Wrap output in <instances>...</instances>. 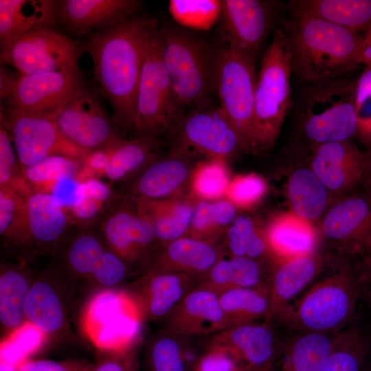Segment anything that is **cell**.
Wrapping results in <instances>:
<instances>
[{
	"instance_id": "cell-11",
	"label": "cell",
	"mask_w": 371,
	"mask_h": 371,
	"mask_svg": "<svg viewBox=\"0 0 371 371\" xmlns=\"http://www.w3.org/2000/svg\"><path fill=\"white\" fill-rule=\"evenodd\" d=\"M79 47L51 29L33 31L1 43V60L19 76L78 70Z\"/></svg>"
},
{
	"instance_id": "cell-4",
	"label": "cell",
	"mask_w": 371,
	"mask_h": 371,
	"mask_svg": "<svg viewBox=\"0 0 371 371\" xmlns=\"http://www.w3.org/2000/svg\"><path fill=\"white\" fill-rule=\"evenodd\" d=\"M355 81L343 76L308 84L301 92L296 107L299 126L311 148L350 140L357 134Z\"/></svg>"
},
{
	"instance_id": "cell-48",
	"label": "cell",
	"mask_w": 371,
	"mask_h": 371,
	"mask_svg": "<svg viewBox=\"0 0 371 371\" xmlns=\"http://www.w3.org/2000/svg\"><path fill=\"white\" fill-rule=\"evenodd\" d=\"M0 189H11L31 195L10 134L0 124Z\"/></svg>"
},
{
	"instance_id": "cell-3",
	"label": "cell",
	"mask_w": 371,
	"mask_h": 371,
	"mask_svg": "<svg viewBox=\"0 0 371 371\" xmlns=\"http://www.w3.org/2000/svg\"><path fill=\"white\" fill-rule=\"evenodd\" d=\"M291 59L286 36L277 27L257 75L251 153L271 150L292 107Z\"/></svg>"
},
{
	"instance_id": "cell-32",
	"label": "cell",
	"mask_w": 371,
	"mask_h": 371,
	"mask_svg": "<svg viewBox=\"0 0 371 371\" xmlns=\"http://www.w3.org/2000/svg\"><path fill=\"white\" fill-rule=\"evenodd\" d=\"M58 21V1L0 0V43L51 29Z\"/></svg>"
},
{
	"instance_id": "cell-14",
	"label": "cell",
	"mask_w": 371,
	"mask_h": 371,
	"mask_svg": "<svg viewBox=\"0 0 371 371\" xmlns=\"http://www.w3.org/2000/svg\"><path fill=\"white\" fill-rule=\"evenodd\" d=\"M201 155L176 144L158 156L133 179L125 183L123 194L134 198L163 199L189 193L194 170Z\"/></svg>"
},
{
	"instance_id": "cell-22",
	"label": "cell",
	"mask_w": 371,
	"mask_h": 371,
	"mask_svg": "<svg viewBox=\"0 0 371 371\" xmlns=\"http://www.w3.org/2000/svg\"><path fill=\"white\" fill-rule=\"evenodd\" d=\"M270 322H252L225 329L207 338L205 347L223 349L247 370L273 366L282 351Z\"/></svg>"
},
{
	"instance_id": "cell-5",
	"label": "cell",
	"mask_w": 371,
	"mask_h": 371,
	"mask_svg": "<svg viewBox=\"0 0 371 371\" xmlns=\"http://www.w3.org/2000/svg\"><path fill=\"white\" fill-rule=\"evenodd\" d=\"M158 31L162 59L178 102L182 107L207 106L216 90L218 51L177 27Z\"/></svg>"
},
{
	"instance_id": "cell-38",
	"label": "cell",
	"mask_w": 371,
	"mask_h": 371,
	"mask_svg": "<svg viewBox=\"0 0 371 371\" xmlns=\"http://www.w3.org/2000/svg\"><path fill=\"white\" fill-rule=\"evenodd\" d=\"M335 334L300 332L282 349L283 371H324Z\"/></svg>"
},
{
	"instance_id": "cell-12",
	"label": "cell",
	"mask_w": 371,
	"mask_h": 371,
	"mask_svg": "<svg viewBox=\"0 0 371 371\" xmlns=\"http://www.w3.org/2000/svg\"><path fill=\"white\" fill-rule=\"evenodd\" d=\"M54 118L63 136L87 153L124 138L115 120L84 87L63 104Z\"/></svg>"
},
{
	"instance_id": "cell-54",
	"label": "cell",
	"mask_w": 371,
	"mask_h": 371,
	"mask_svg": "<svg viewBox=\"0 0 371 371\" xmlns=\"http://www.w3.org/2000/svg\"><path fill=\"white\" fill-rule=\"evenodd\" d=\"M364 258V275L363 280L366 289L368 291L371 304V248L366 251Z\"/></svg>"
},
{
	"instance_id": "cell-44",
	"label": "cell",
	"mask_w": 371,
	"mask_h": 371,
	"mask_svg": "<svg viewBox=\"0 0 371 371\" xmlns=\"http://www.w3.org/2000/svg\"><path fill=\"white\" fill-rule=\"evenodd\" d=\"M368 349L362 330L356 324L347 326L335 334L324 371H360Z\"/></svg>"
},
{
	"instance_id": "cell-35",
	"label": "cell",
	"mask_w": 371,
	"mask_h": 371,
	"mask_svg": "<svg viewBox=\"0 0 371 371\" xmlns=\"http://www.w3.org/2000/svg\"><path fill=\"white\" fill-rule=\"evenodd\" d=\"M271 266L247 257L225 258L216 262L197 286L219 294L233 289L267 288Z\"/></svg>"
},
{
	"instance_id": "cell-37",
	"label": "cell",
	"mask_w": 371,
	"mask_h": 371,
	"mask_svg": "<svg viewBox=\"0 0 371 371\" xmlns=\"http://www.w3.org/2000/svg\"><path fill=\"white\" fill-rule=\"evenodd\" d=\"M122 192L111 185L93 179L79 183L75 201L67 207L75 227H95L116 205Z\"/></svg>"
},
{
	"instance_id": "cell-56",
	"label": "cell",
	"mask_w": 371,
	"mask_h": 371,
	"mask_svg": "<svg viewBox=\"0 0 371 371\" xmlns=\"http://www.w3.org/2000/svg\"><path fill=\"white\" fill-rule=\"evenodd\" d=\"M273 366H269L261 368L252 369L248 371H273Z\"/></svg>"
},
{
	"instance_id": "cell-29",
	"label": "cell",
	"mask_w": 371,
	"mask_h": 371,
	"mask_svg": "<svg viewBox=\"0 0 371 371\" xmlns=\"http://www.w3.org/2000/svg\"><path fill=\"white\" fill-rule=\"evenodd\" d=\"M134 200L138 210L150 223L159 249L188 236L198 201L190 192L163 199L134 198Z\"/></svg>"
},
{
	"instance_id": "cell-24",
	"label": "cell",
	"mask_w": 371,
	"mask_h": 371,
	"mask_svg": "<svg viewBox=\"0 0 371 371\" xmlns=\"http://www.w3.org/2000/svg\"><path fill=\"white\" fill-rule=\"evenodd\" d=\"M140 5L135 0H62L58 21L76 36L94 34L132 18Z\"/></svg>"
},
{
	"instance_id": "cell-31",
	"label": "cell",
	"mask_w": 371,
	"mask_h": 371,
	"mask_svg": "<svg viewBox=\"0 0 371 371\" xmlns=\"http://www.w3.org/2000/svg\"><path fill=\"white\" fill-rule=\"evenodd\" d=\"M123 292L113 289L99 290L90 299L84 313L85 333L100 350H112L128 344L122 339L118 328L122 326L121 301ZM131 344V343H130Z\"/></svg>"
},
{
	"instance_id": "cell-42",
	"label": "cell",
	"mask_w": 371,
	"mask_h": 371,
	"mask_svg": "<svg viewBox=\"0 0 371 371\" xmlns=\"http://www.w3.org/2000/svg\"><path fill=\"white\" fill-rule=\"evenodd\" d=\"M236 216V207L225 198L199 200L193 212L188 236L216 241L223 236Z\"/></svg>"
},
{
	"instance_id": "cell-57",
	"label": "cell",
	"mask_w": 371,
	"mask_h": 371,
	"mask_svg": "<svg viewBox=\"0 0 371 371\" xmlns=\"http://www.w3.org/2000/svg\"><path fill=\"white\" fill-rule=\"evenodd\" d=\"M369 371H371V368L370 369V370H369Z\"/></svg>"
},
{
	"instance_id": "cell-1",
	"label": "cell",
	"mask_w": 371,
	"mask_h": 371,
	"mask_svg": "<svg viewBox=\"0 0 371 371\" xmlns=\"http://www.w3.org/2000/svg\"><path fill=\"white\" fill-rule=\"evenodd\" d=\"M156 21L134 16L110 29L94 33L85 45L101 92L122 129L131 130L139 78Z\"/></svg>"
},
{
	"instance_id": "cell-27",
	"label": "cell",
	"mask_w": 371,
	"mask_h": 371,
	"mask_svg": "<svg viewBox=\"0 0 371 371\" xmlns=\"http://www.w3.org/2000/svg\"><path fill=\"white\" fill-rule=\"evenodd\" d=\"M216 241L189 236L179 238L160 249L145 272L183 273L201 281L216 262L224 258L223 248Z\"/></svg>"
},
{
	"instance_id": "cell-50",
	"label": "cell",
	"mask_w": 371,
	"mask_h": 371,
	"mask_svg": "<svg viewBox=\"0 0 371 371\" xmlns=\"http://www.w3.org/2000/svg\"><path fill=\"white\" fill-rule=\"evenodd\" d=\"M267 192L264 179L256 173L239 175L230 180L225 197L236 207L249 208L261 200Z\"/></svg>"
},
{
	"instance_id": "cell-36",
	"label": "cell",
	"mask_w": 371,
	"mask_h": 371,
	"mask_svg": "<svg viewBox=\"0 0 371 371\" xmlns=\"http://www.w3.org/2000/svg\"><path fill=\"white\" fill-rule=\"evenodd\" d=\"M288 5L291 10L359 32L371 26V0H294Z\"/></svg>"
},
{
	"instance_id": "cell-21",
	"label": "cell",
	"mask_w": 371,
	"mask_h": 371,
	"mask_svg": "<svg viewBox=\"0 0 371 371\" xmlns=\"http://www.w3.org/2000/svg\"><path fill=\"white\" fill-rule=\"evenodd\" d=\"M75 227L67 207L53 194H32L27 201V225L21 250L42 255L59 250Z\"/></svg>"
},
{
	"instance_id": "cell-52",
	"label": "cell",
	"mask_w": 371,
	"mask_h": 371,
	"mask_svg": "<svg viewBox=\"0 0 371 371\" xmlns=\"http://www.w3.org/2000/svg\"><path fill=\"white\" fill-rule=\"evenodd\" d=\"M192 371H248L228 352L215 347H205L194 363Z\"/></svg>"
},
{
	"instance_id": "cell-13",
	"label": "cell",
	"mask_w": 371,
	"mask_h": 371,
	"mask_svg": "<svg viewBox=\"0 0 371 371\" xmlns=\"http://www.w3.org/2000/svg\"><path fill=\"white\" fill-rule=\"evenodd\" d=\"M1 122L8 130L22 170L53 155L82 159L88 153L67 140L53 116L6 109Z\"/></svg>"
},
{
	"instance_id": "cell-39",
	"label": "cell",
	"mask_w": 371,
	"mask_h": 371,
	"mask_svg": "<svg viewBox=\"0 0 371 371\" xmlns=\"http://www.w3.org/2000/svg\"><path fill=\"white\" fill-rule=\"evenodd\" d=\"M330 192L311 169L295 170L288 181V196L291 211L305 219L321 216L329 200Z\"/></svg>"
},
{
	"instance_id": "cell-9",
	"label": "cell",
	"mask_w": 371,
	"mask_h": 371,
	"mask_svg": "<svg viewBox=\"0 0 371 371\" xmlns=\"http://www.w3.org/2000/svg\"><path fill=\"white\" fill-rule=\"evenodd\" d=\"M216 91L223 109L251 153L257 75L254 63L229 45L218 51Z\"/></svg>"
},
{
	"instance_id": "cell-6",
	"label": "cell",
	"mask_w": 371,
	"mask_h": 371,
	"mask_svg": "<svg viewBox=\"0 0 371 371\" xmlns=\"http://www.w3.org/2000/svg\"><path fill=\"white\" fill-rule=\"evenodd\" d=\"M361 288L360 279L344 267L314 284L276 320L300 332L337 333L350 322Z\"/></svg>"
},
{
	"instance_id": "cell-58",
	"label": "cell",
	"mask_w": 371,
	"mask_h": 371,
	"mask_svg": "<svg viewBox=\"0 0 371 371\" xmlns=\"http://www.w3.org/2000/svg\"><path fill=\"white\" fill-rule=\"evenodd\" d=\"M370 174H371V171H370Z\"/></svg>"
},
{
	"instance_id": "cell-20",
	"label": "cell",
	"mask_w": 371,
	"mask_h": 371,
	"mask_svg": "<svg viewBox=\"0 0 371 371\" xmlns=\"http://www.w3.org/2000/svg\"><path fill=\"white\" fill-rule=\"evenodd\" d=\"M221 17L227 45L254 63L272 22L269 2L223 0Z\"/></svg>"
},
{
	"instance_id": "cell-46",
	"label": "cell",
	"mask_w": 371,
	"mask_h": 371,
	"mask_svg": "<svg viewBox=\"0 0 371 371\" xmlns=\"http://www.w3.org/2000/svg\"><path fill=\"white\" fill-rule=\"evenodd\" d=\"M230 180L226 160L205 158L194 170L189 192L198 201L222 199Z\"/></svg>"
},
{
	"instance_id": "cell-40",
	"label": "cell",
	"mask_w": 371,
	"mask_h": 371,
	"mask_svg": "<svg viewBox=\"0 0 371 371\" xmlns=\"http://www.w3.org/2000/svg\"><path fill=\"white\" fill-rule=\"evenodd\" d=\"M223 236L222 247L229 257H247L269 265L273 264L264 229L251 218L236 216Z\"/></svg>"
},
{
	"instance_id": "cell-7",
	"label": "cell",
	"mask_w": 371,
	"mask_h": 371,
	"mask_svg": "<svg viewBox=\"0 0 371 371\" xmlns=\"http://www.w3.org/2000/svg\"><path fill=\"white\" fill-rule=\"evenodd\" d=\"M164 65L157 27L145 55L132 130L135 137L174 135L184 117Z\"/></svg>"
},
{
	"instance_id": "cell-18",
	"label": "cell",
	"mask_w": 371,
	"mask_h": 371,
	"mask_svg": "<svg viewBox=\"0 0 371 371\" xmlns=\"http://www.w3.org/2000/svg\"><path fill=\"white\" fill-rule=\"evenodd\" d=\"M199 282V278L183 273L146 271L125 292L140 322H162Z\"/></svg>"
},
{
	"instance_id": "cell-53",
	"label": "cell",
	"mask_w": 371,
	"mask_h": 371,
	"mask_svg": "<svg viewBox=\"0 0 371 371\" xmlns=\"http://www.w3.org/2000/svg\"><path fill=\"white\" fill-rule=\"evenodd\" d=\"M91 363L71 359L55 361L46 359H27L18 364L19 371H89Z\"/></svg>"
},
{
	"instance_id": "cell-25",
	"label": "cell",
	"mask_w": 371,
	"mask_h": 371,
	"mask_svg": "<svg viewBox=\"0 0 371 371\" xmlns=\"http://www.w3.org/2000/svg\"><path fill=\"white\" fill-rule=\"evenodd\" d=\"M207 337L161 328L142 342L140 371H192L205 348Z\"/></svg>"
},
{
	"instance_id": "cell-49",
	"label": "cell",
	"mask_w": 371,
	"mask_h": 371,
	"mask_svg": "<svg viewBox=\"0 0 371 371\" xmlns=\"http://www.w3.org/2000/svg\"><path fill=\"white\" fill-rule=\"evenodd\" d=\"M142 342L138 337L124 347L101 350L89 371H140Z\"/></svg>"
},
{
	"instance_id": "cell-2",
	"label": "cell",
	"mask_w": 371,
	"mask_h": 371,
	"mask_svg": "<svg viewBox=\"0 0 371 371\" xmlns=\"http://www.w3.org/2000/svg\"><path fill=\"white\" fill-rule=\"evenodd\" d=\"M282 30L292 73L304 84L345 76L358 64L365 34L290 10Z\"/></svg>"
},
{
	"instance_id": "cell-26",
	"label": "cell",
	"mask_w": 371,
	"mask_h": 371,
	"mask_svg": "<svg viewBox=\"0 0 371 371\" xmlns=\"http://www.w3.org/2000/svg\"><path fill=\"white\" fill-rule=\"evenodd\" d=\"M161 322L164 328L201 337L228 328L218 294L199 286L190 291Z\"/></svg>"
},
{
	"instance_id": "cell-16",
	"label": "cell",
	"mask_w": 371,
	"mask_h": 371,
	"mask_svg": "<svg viewBox=\"0 0 371 371\" xmlns=\"http://www.w3.org/2000/svg\"><path fill=\"white\" fill-rule=\"evenodd\" d=\"M71 288L54 267L34 276L25 300L26 322L46 338L67 335Z\"/></svg>"
},
{
	"instance_id": "cell-23",
	"label": "cell",
	"mask_w": 371,
	"mask_h": 371,
	"mask_svg": "<svg viewBox=\"0 0 371 371\" xmlns=\"http://www.w3.org/2000/svg\"><path fill=\"white\" fill-rule=\"evenodd\" d=\"M321 232L342 250L366 252L371 248V203L359 195L342 198L325 214Z\"/></svg>"
},
{
	"instance_id": "cell-8",
	"label": "cell",
	"mask_w": 371,
	"mask_h": 371,
	"mask_svg": "<svg viewBox=\"0 0 371 371\" xmlns=\"http://www.w3.org/2000/svg\"><path fill=\"white\" fill-rule=\"evenodd\" d=\"M95 227H76L61 247L60 263L54 267L72 286L83 283L100 290L113 289L132 272Z\"/></svg>"
},
{
	"instance_id": "cell-28",
	"label": "cell",
	"mask_w": 371,
	"mask_h": 371,
	"mask_svg": "<svg viewBox=\"0 0 371 371\" xmlns=\"http://www.w3.org/2000/svg\"><path fill=\"white\" fill-rule=\"evenodd\" d=\"M323 262L312 254L274 262L268 281L269 315L265 322L276 320L289 302L319 273Z\"/></svg>"
},
{
	"instance_id": "cell-17",
	"label": "cell",
	"mask_w": 371,
	"mask_h": 371,
	"mask_svg": "<svg viewBox=\"0 0 371 371\" xmlns=\"http://www.w3.org/2000/svg\"><path fill=\"white\" fill-rule=\"evenodd\" d=\"M174 135L177 144L206 158L226 160L241 150L237 133L221 106H204L191 111L184 115Z\"/></svg>"
},
{
	"instance_id": "cell-10",
	"label": "cell",
	"mask_w": 371,
	"mask_h": 371,
	"mask_svg": "<svg viewBox=\"0 0 371 371\" xmlns=\"http://www.w3.org/2000/svg\"><path fill=\"white\" fill-rule=\"evenodd\" d=\"M97 226L107 247L132 273H144L160 249L150 223L138 210L134 198L122 192Z\"/></svg>"
},
{
	"instance_id": "cell-59",
	"label": "cell",
	"mask_w": 371,
	"mask_h": 371,
	"mask_svg": "<svg viewBox=\"0 0 371 371\" xmlns=\"http://www.w3.org/2000/svg\"></svg>"
},
{
	"instance_id": "cell-51",
	"label": "cell",
	"mask_w": 371,
	"mask_h": 371,
	"mask_svg": "<svg viewBox=\"0 0 371 371\" xmlns=\"http://www.w3.org/2000/svg\"><path fill=\"white\" fill-rule=\"evenodd\" d=\"M355 109L357 135L371 145V67H367L355 81Z\"/></svg>"
},
{
	"instance_id": "cell-33",
	"label": "cell",
	"mask_w": 371,
	"mask_h": 371,
	"mask_svg": "<svg viewBox=\"0 0 371 371\" xmlns=\"http://www.w3.org/2000/svg\"><path fill=\"white\" fill-rule=\"evenodd\" d=\"M34 275L24 262H1L0 324L4 339L25 323V304Z\"/></svg>"
},
{
	"instance_id": "cell-47",
	"label": "cell",
	"mask_w": 371,
	"mask_h": 371,
	"mask_svg": "<svg viewBox=\"0 0 371 371\" xmlns=\"http://www.w3.org/2000/svg\"><path fill=\"white\" fill-rule=\"evenodd\" d=\"M168 9L178 23L194 30H207L221 17V1L171 0Z\"/></svg>"
},
{
	"instance_id": "cell-41",
	"label": "cell",
	"mask_w": 371,
	"mask_h": 371,
	"mask_svg": "<svg viewBox=\"0 0 371 371\" xmlns=\"http://www.w3.org/2000/svg\"><path fill=\"white\" fill-rule=\"evenodd\" d=\"M218 298L228 328L267 319V288L229 289L220 293Z\"/></svg>"
},
{
	"instance_id": "cell-43",
	"label": "cell",
	"mask_w": 371,
	"mask_h": 371,
	"mask_svg": "<svg viewBox=\"0 0 371 371\" xmlns=\"http://www.w3.org/2000/svg\"><path fill=\"white\" fill-rule=\"evenodd\" d=\"M82 168V159L53 155L32 165L23 171L32 194H53L63 181H76Z\"/></svg>"
},
{
	"instance_id": "cell-19",
	"label": "cell",
	"mask_w": 371,
	"mask_h": 371,
	"mask_svg": "<svg viewBox=\"0 0 371 371\" xmlns=\"http://www.w3.org/2000/svg\"><path fill=\"white\" fill-rule=\"evenodd\" d=\"M312 152L311 169L330 193L352 191L371 171V155L350 140L322 144L313 147Z\"/></svg>"
},
{
	"instance_id": "cell-15",
	"label": "cell",
	"mask_w": 371,
	"mask_h": 371,
	"mask_svg": "<svg viewBox=\"0 0 371 371\" xmlns=\"http://www.w3.org/2000/svg\"><path fill=\"white\" fill-rule=\"evenodd\" d=\"M83 87L79 70L19 76L5 98L7 109L54 117L63 104Z\"/></svg>"
},
{
	"instance_id": "cell-45",
	"label": "cell",
	"mask_w": 371,
	"mask_h": 371,
	"mask_svg": "<svg viewBox=\"0 0 371 371\" xmlns=\"http://www.w3.org/2000/svg\"><path fill=\"white\" fill-rule=\"evenodd\" d=\"M30 195L11 189H0V235L1 240L21 249L27 225V201Z\"/></svg>"
},
{
	"instance_id": "cell-30",
	"label": "cell",
	"mask_w": 371,
	"mask_h": 371,
	"mask_svg": "<svg viewBox=\"0 0 371 371\" xmlns=\"http://www.w3.org/2000/svg\"><path fill=\"white\" fill-rule=\"evenodd\" d=\"M264 232L274 262L315 253L318 241L316 228L311 221L291 210L275 216Z\"/></svg>"
},
{
	"instance_id": "cell-55",
	"label": "cell",
	"mask_w": 371,
	"mask_h": 371,
	"mask_svg": "<svg viewBox=\"0 0 371 371\" xmlns=\"http://www.w3.org/2000/svg\"><path fill=\"white\" fill-rule=\"evenodd\" d=\"M0 371H19L18 365L1 359Z\"/></svg>"
},
{
	"instance_id": "cell-34",
	"label": "cell",
	"mask_w": 371,
	"mask_h": 371,
	"mask_svg": "<svg viewBox=\"0 0 371 371\" xmlns=\"http://www.w3.org/2000/svg\"><path fill=\"white\" fill-rule=\"evenodd\" d=\"M160 146L159 137L149 135L113 142L109 146L104 177L111 183L128 182L159 156Z\"/></svg>"
}]
</instances>
